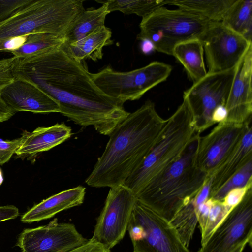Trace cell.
Listing matches in <instances>:
<instances>
[{
    "label": "cell",
    "instance_id": "1",
    "mask_svg": "<svg viewBox=\"0 0 252 252\" xmlns=\"http://www.w3.org/2000/svg\"><path fill=\"white\" fill-rule=\"evenodd\" d=\"M63 45L16 58L12 69L14 76L38 86L58 102L60 113L75 124L93 126L101 134L109 136L129 112L96 86L91 73Z\"/></svg>",
    "mask_w": 252,
    "mask_h": 252
},
{
    "label": "cell",
    "instance_id": "2",
    "mask_svg": "<svg viewBox=\"0 0 252 252\" xmlns=\"http://www.w3.org/2000/svg\"><path fill=\"white\" fill-rule=\"evenodd\" d=\"M166 120L146 101L113 129L104 152L86 178L89 186L112 188L123 185L152 149Z\"/></svg>",
    "mask_w": 252,
    "mask_h": 252
},
{
    "label": "cell",
    "instance_id": "3",
    "mask_svg": "<svg viewBox=\"0 0 252 252\" xmlns=\"http://www.w3.org/2000/svg\"><path fill=\"white\" fill-rule=\"evenodd\" d=\"M200 136L195 132L180 156L136 196L169 221L197 195L209 177L196 162Z\"/></svg>",
    "mask_w": 252,
    "mask_h": 252
},
{
    "label": "cell",
    "instance_id": "4",
    "mask_svg": "<svg viewBox=\"0 0 252 252\" xmlns=\"http://www.w3.org/2000/svg\"><path fill=\"white\" fill-rule=\"evenodd\" d=\"M195 132L187 101L168 119L152 149L123 184L136 195L181 155Z\"/></svg>",
    "mask_w": 252,
    "mask_h": 252
},
{
    "label": "cell",
    "instance_id": "5",
    "mask_svg": "<svg viewBox=\"0 0 252 252\" xmlns=\"http://www.w3.org/2000/svg\"><path fill=\"white\" fill-rule=\"evenodd\" d=\"M82 0H32L0 23V39L45 32L64 38L84 10Z\"/></svg>",
    "mask_w": 252,
    "mask_h": 252
},
{
    "label": "cell",
    "instance_id": "6",
    "mask_svg": "<svg viewBox=\"0 0 252 252\" xmlns=\"http://www.w3.org/2000/svg\"><path fill=\"white\" fill-rule=\"evenodd\" d=\"M211 22L186 10L161 6L142 18L137 38H147L156 51L172 56L176 45L199 39Z\"/></svg>",
    "mask_w": 252,
    "mask_h": 252
},
{
    "label": "cell",
    "instance_id": "7",
    "mask_svg": "<svg viewBox=\"0 0 252 252\" xmlns=\"http://www.w3.org/2000/svg\"><path fill=\"white\" fill-rule=\"evenodd\" d=\"M172 70L167 63L154 61L127 72L115 71L107 66L91 73L96 86L106 95L124 104L140 99L147 92L165 81Z\"/></svg>",
    "mask_w": 252,
    "mask_h": 252
},
{
    "label": "cell",
    "instance_id": "8",
    "mask_svg": "<svg viewBox=\"0 0 252 252\" xmlns=\"http://www.w3.org/2000/svg\"><path fill=\"white\" fill-rule=\"evenodd\" d=\"M127 231L134 252H190L170 222L137 198Z\"/></svg>",
    "mask_w": 252,
    "mask_h": 252
},
{
    "label": "cell",
    "instance_id": "9",
    "mask_svg": "<svg viewBox=\"0 0 252 252\" xmlns=\"http://www.w3.org/2000/svg\"><path fill=\"white\" fill-rule=\"evenodd\" d=\"M235 67L207 73L184 92L183 99L191 110L195 132L201 134L215 124L212 117L219 105H225L233 80Z\"/></svg>",
    "mask_w": 252,
    "mask_h": 252
},
{
    "label": "cell",
    "instance_id": "10",
    "mask_svg": "<svg viewBox=\"0 0 252 252\" xmlns=\"http://www.w3.org/2000/svg\"><path fill=\"white\" fill-rule=\"evenodd\" d=\"M136 197L124 185L110 188L91 239L110 250L127 231Z\"/></svg>",
    "mask_w": 252,
    "mask_h": 252
},
{
    "label": "cell",
    "instance_id": "11",
    "mask_svg": "<svg viewBox=\"0 0 252 252\" xmlns=\"http://www.w3.org/2000/svg\"><path fill=\"white\" fill-rule=\"evenodd\" d=\"M199 39L205 55L207 73L233 68L252 44L221 22H211Z\"/></svg>",
    "mask_w": 252,
    "mask_h": 252
},
{
    "label": "cell",
    "instance_id": "12",
    "mask_svg": "<svg viewBox=\"0 0 252 252\" xmlns=\"http://www.w3.org/2000/svg\"><path fill=\"white\" fill-rule=\"evenodd\" d=\"M244 242L252 247V187L197 252H231Z\"/></svg>",
    "mask_w": 252,
    "mask_h": 252
},
{
    "label": "cell",
    "instance_id": "13",
    "mask_svg": "<svg viewBox=\"0 0 252 252\" xmlns=\"http://www.w3.org/2000/svg\"><path fill=\"white\" fill-rule=\"evenodd\" d=\"M88 241L73 224L55 218L45 225L23 230L17 246L22 252H70Z\"/></svg>",
    "mask_w": 252,
    "mask_h": 252
},
{
    "label": "cell",
    "instance_id": "14",
    "mask_svg": "<svg viewBox=\"0 0 252 252\" xmlns=\"http://www.w3.org/2000/svg\"><path fill=\"white\" fill-rule=\"evenodd\" d=\"M252 118L243 123L221 122L205 136H200L196 162L212 177L219 166L238 144L251 124Z\"/></svg>",
    "mask_w": 252,
    "mask_h": 252
},
{
    "label": "cell",
    "instance_id": "15",
    "mask_svg": "<svg viewBox=\"0 0 252 252\" xmlns=\"http://www.w3.org/2000/svg\"><path fill=\"white\" fill-rule=\"evenodd\" d=\"M0 97L15 113L28 111L34 113H60L58 102L32 82L14 76L0 89Z\"/></svg>",
    "mask_w": 252,
    "mask_h": 252
},
{
    "label": "cell",
    "instance_id": "16",
    "mask_svg": "<svg viewBox=\"0 0 252 252\" xmlns=\"http://www.w3.org/2000/svg\"><path fill=\"white\" fill-rule=\"evenodd\" d=\"M252 44L236 65L233 80L225 104V122L243 123L252 118Z\"/></svg>",
    "mask_w": 252,
    "mask_h": 252
},
{
    "label": "cell",
    "instance_id": "17",
    "mask_svg": "<svg viewBox=\"0 0 252 252\" xmlns=\"http://www.w3.org/2000/svg\"><path fill=\"white\" fill-rule=\"evenodd\" d=\"M71 135V129L63 123L37 127L32 132L28 131L24 141L15 153V158L32 161L38 154L62 144Z\"/></svg>",
    "mask_w": 252,
    "mask_h": 252
},
{
    "label": "cell",
    "instance_id": "18",
    "mask_svg": "<svg viewBox=\"0 0 252 252\" xmlns=\"http://www.w3.org/2000/svg\"><path fill=\"white\" fill-rule=\"evenodd\" d=\"M85 193L86 188L82 186L63 190L34 205L21 216V220L32 223L51 218L60 212L82 204Z\"/></svg>",
    "mask_w": 252,
    "mask_h": 252
},
{
    "label": "cell",
    "instance_id": "19",
    "mask_svg": "<svg viewBox=\"0 0 252 252\" xmlns=\"http://www.w3.org/2000/svg\"><path fill=\"white\" fill-rule=\"evenodd\" d=\"M252 160V127L219 166L211 177L209 197L211 198L233 176Z\"/></svg>",
    "mask_w": 252,
    "mask_h": 252
},
{
    "label": "cell",
    "instance_id": "20",
    "mask_svg": "<svg viewBox=\"0 0 252 252\" xmlns=\"http://www.w3.org/2000/svg\"><path fill=\"white\" fill-rule=\"evenodd\" d=\"M111 37V31L104 26L77 42L63 45L78 62L87 59L95 61L102 59L103 48L113 44Z\"/></svg>",
    "mask_w": 252,
    "mask_h": 252
},
{
    "label": "cell",
    "instance_id": "21",
    "mask_svg": "<svg viewBox=\"0 0 252 252\" xmlns=\"http://www.w3.org/2000/svg\"><path fill=\"white\" fill-rule=\"evenodd\" d=\"M204 54L202 44L197 38L187 40L176 45L172 51V56L183 65L193 83L207 74Z\"/></svg>",
    "mask_w": 252,
    "mask_h": 252
},
{
    "label": "cell",
    "instance_id": "22",
    "mask_svg": "<svg viewBox=\"0 0 252 252\" xmlns=\"http://www.w3.org/2000/svg\"><path fill=\"white\" fill-rule=\"evenodd\" d=\"M98 2L102 3L101 6L84 10L76 17L64 34V44L77 42L105 26L106 17L109 13L107 5L103 1Z\"/></svg>",
    "mask_w": 252,
    "mask_h": 252
},
{
    "label": "cell",
    "instance_id": "23",
    "mask_svg": "<svg viewBox=\"0 0 252 252\" xmlns=\"http://www.w3.org/2000/svg\"><path fill=\"white\" fill-rule=\"evenodd\" d=\"M235 0H168V5L197 15L211 22H221Z\"/></svg>",
    "mask_w": 252,
    "mask_h": 252
},
{
    "label": "cell",
    "instance_id": "24",
    "mask_svg": "<svg viewBox=\"0 0 252 252\" xmlns=\"http://www.w3.org/2000/svg\"><path fill=\"white\" fill-rule=\"evenodd\" d=\"M221 22L252 42V0H235Z\"/></svg>",
    "mask_w": 252,
    "mask_h": 252
},
{
    "label": "cell",
    "instance_id": "25",
    "mask_svg": "<svg viewBox=\"0 0 252 252\" xmlns=\"http://www.w3.org/2000/svg\"><path fill=\"white\" fill-rule=\"evenodd\" d=\"M64 43L63 37L45 32L27 35L26 42L18 48L10 51L16 58H22L53 50Z\"/></svg>",
    "mask_w": 252,
    "mask_h": 252
},
{
    "label": "cell",
    "instance_id": "26",
    "mask_svg": "<svg viewBox=\"0 0 252 252\" xmlns=\"http://www.w3.org/2000/svg\"><path fill=\"white\" fill-rule=\"evenodd\" d=\"M197 208L193 199L182 207L169 221L182 243L188 248L198 223Z\"/></svg>",
    "mask_w": 252,
    "mask_h": 252
},
{
    "label": "cell",
    "instance_id": "27",
    "mask_svg": "<svg viewBox=\"0 0 252 252\" xmlns=\"http://www.w3.org/2000/svg\"><path fill=\"white\" fill-rule=\"evenodd\" d=\"M109 13L118 11L124 14H136L142 18L157 8L168 4V0H103Z\"/></svg>",
    "mask_w": 252,
    "mask_h": 252
},
{
    "label": "cell",
    "instance_id": "28",
    "mask_svg": "<svg viewBox=\"0 0 252 252\" xmlns=\"http://www.w3.org/2000/svg\"><path fill=\"white\" fill-rule=\"evenodd\" d=\"M232 208L226 205L223 201L213 199L212 205L205 220L202 224L199 225L201 235V245L207 241L213 231L223 221Z\"/></svg>",
    "mask_w": 252,
    "mask_h": 252
},
{
    "label": "cell",
    "instance_id": "29",
    "mask_svg": "<svg viewBox=\"0 0 252 252\" xmlns=\"http://www.w3.org/2000/svg\"><path fill=\"white\" fill-rule=\"evenodd\" d=\"M252 184V160L228 180L211 198L217 201H223L226 194L232 189L244 187Z\"/></svg>",
    "mask_w": 252,
    "mask_h": 252
},
{
    "label": "cell",
    "instance_id": "30",
    "mask_svg": "<svg viewBox=\"0 0 252 252\" xmlns=\"http://www.w3.org/2000/svg\"><path fill=\"white\" fill-rule=\"evenodd\" d=\"M28 131H23L20 137L11 140L0 138V165L8 162L24 141Z\"/></svg>",
    "mask_w": 252,
    "mask_h": 252
},
{
    "label": "cell",
    "instance_id": "31",
    "mask_svg": "<svg viewBox=\"0 0 252 252\" xmlns=\"http://www.w3.org/2000/svg\"><path fill=\"white\" fill-rule=\"evenodd\" d=\"M32 0H0V23L5 21Z\"/></svg>",
    "mask_w": 252,
    "mask_h": 252
},
{
    "label": "cell",
    "instance_id": "32",
    "mask_svg": "<svg viewBox=\"0 0 252 252\" xmlns=\"http://www.w3.org/2000/svg\"><path fill=\"white\" fill-rule=\"evenodd\" d=\"M12 69L0 73V89L14 79V75ZM15 114L0 97V123L8 120Z\"/></svg>",
    "mask_w": 252,
    "mask_h": 252
},
{
    "label": "cell",
    "instance_id": "33",
    "mask_svg": "<svg viewBox=\"0 0 252 252\" xmlns=\"http://www.w3.org/2000/svg\"><path fill=\"white\" fill-rule=\"evenodd\" d=\"M252 184L244 187L232 189L226 194L223 201L231 208L234 207L241 201L248 189L252 187Z\"/></svg>",
    "mask_w": 252,
    "mask_h": 252
},
{
    "label": "cell",
    "instance_id": "34",
    "mask_svg": "<svg viewBox=\"0 0 252 252\" xmlns=\"http://www.w3.org/2000/svg\"><path fill=\"white\" fill-rule=\"evenodd\" d=\"M27 35L0 39V51L10 52L21 46L26 41Z\"/></svg>",
    "mask_w": 252,
    "mask_h": 252
},
{
    "label": "cell",
    "instance_id": "35",
    "mask_svg": "<svg viewBox=\"0 0 252 252\" xmlns=\"http://www.w3.org/2000/svg\"><path fill=\"white\" fill-rule=\"evenodd\" d=\"M19 215V209L14 205L0 206V222L14 219Z\"/></svg>",
    "mask_w": 252,
    "mask_h": 252
},
{
    "label": "cell",
    "instance_id": "36",
    "mask_svg": "<svg viewBox=\"0 0 252 252\" xmlns=\"http://www.w3.org/2000/svg\"><path fill=\"white\" fill-rule=\"evenodd\" d=\"M227 116V111L225 105L218 106L213 111L212 119L214 124L224 122Z\"/></svg>",
    "mask_w": 252,
    "mask_h": 252
},
{
    "label": "cell",
    "instance_id": "37",
    "mask_svg": "<svg viewBox=\"0 0 252 252\" xmlns=\"http://www.w3.org/2000/svg\"><path fill=\"white\" fill-rule=\"evenodd\" d=\"M140 40V49L142 52L146 55H149L156 51L153 43L147 38H142Z\"/></svg>",
    "mask_w": 252,
    "mask_h": 252
},
{
    "label": "cell",
    "instance_id": "38",
    "mask_svg": "<svg viewBox=\"0 0 252 252\" xmlns=\"http://www.w3.org/2000/svg\"><path fill=\"white\" fill-rule=\"evenodd\" d=\"M16 57L13 56L0 60V73L13 68Z\"/></svg>",
    "mask_w": 252,
    "mask_h": 252
},
{
    "label": "cell",
    "instance_id": "39",
    "mask_svg": "<svg viewBox=\"0 0 252 252\" xmlns=\"http://www.w3.org/2000/svg\"><path fill=\"white\" fill-rule=\"evenodd\" d=\"M94 242L91 238L84 245L70 252H87V251L94 244Z\"/></svg>",
    "mask_w": 252,
    "mask_h": 252
},
{
    "label": "cell",
    "instance_id": "40",
    "mask_svg": "<svg viewBox=\"0 0 252 252\" xmlns=\"http://www.w3.org/2000/svg\"><path fill=\"white\" fill-rule=\"evenodd\" d=\"M87 252H110V250L105 249L101 245L95 242Z\"/></svg>",
    "mask_w": 252,
    "mask_h": 252
},
{
    "label": "cell",
    "instance_id": "41",
    "mask_svg": "<svg viewBox=\"0 0 252 252\" xmlns=\"http://www.w3.org/2000/svg\"><path fill=\"white\" fill-rule=\"evenodd\" d=\"M248 245L249 246L248 242H244L238 246L231 252H243L245 247Z\"/></svg>",
    "mask_w": 252,
    "mask_h": 252
},
{
    "label": "cell",
    "instance_id": "42",
    "mask_svg": "<svg viewBox=\"0 0 252 252\" xmlns=\"http://www.w3.org/2000/svg\"></svg>",
    "mask_w": 252,
    "mask_h": 252
}]
</instances>
